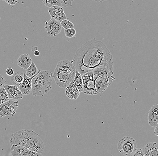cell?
<instances>
[{
    "label": "cell",
    "instance_id": "20",
    "mask_svg": "<svg viewBox=\"0 0 158 156\" xmlns=\"http://www.w3.org/2000/svg\"><path fill=\"white\" fill-rule=\"evenodd\" d=\"M24 78V73L22 72H17L14 73L11 77V82L13 84L19 86L22 82Z\"/></svg>",
    "mask_w": 158,
    "mask_h": 156
},
{
    "label": "cell",
    "instance_id": "11",
    "mask_svg": "<svg viewBox=\"0 0 158 156\" xmlns=\"http://www.w3.org/2000/svg\"><path fill=\"white\" fill-rule=\"evenodd\" d=\"M49 15L52 18L61 22L64 19H67V16L64 13V8L61 6H54L49 8Z\"/></svg>",
    "mask_w": 158,
    "mask_h": 156
},
{
    "label": "cell",
    "instance_id": "1",
    "mask_svg": "<svg viewBox=\"0 0 158 156\" xmlns=\"http://www.w3.org/2000/svg\"><path fill=\"white\" fill-rule=\"evenodd\" d=\"M73 61L81 75L100 66L106 67L113 73V57L110 51L103 42L95 38L81 45Z\"/></svg>",
    "mask_w": 158,
    "mask_h": 156
},
{
    "label": "cell",
    "instance_id": "2",
    "mask_svg": "<svg viewBox=\"0 0 158 156\" xmlns=\"http://www.w3.org/2000/svg\"><path fill=\"white\" fill-rule=\"evenodd\" d=\"M10 142L11 146H23L37 153H41L44 150V142L39 135L31 129L21 130L13 133Z\"/></svg>",
    "mask_w": 158,
    "mask_h": 156
},
{
    "label": "cell",
    "instance_id": "21",
    "mask_svg": "<svg viewBox=\"0 0 158 156\" xmlns=\"http://www.w3.org/2000/svg\"><path fill=\"white\" fill-rule=\"evenodd\" d=\"M26 74L30 78L34 77L40 71L38 70L34 62H32L31 65L27 69Z\"/></svg>",
    "mask_w": 158,
    "mask_h": 156
},
{
    "label": "cell",
    "instance_id": "17",
    "mask_svg": "<svg viewBox=\"0 0 158 156\" xmlns=\"http://www.w3.org/2000/svg\"><path fill=\"white\" fill-rule=\"evenodd\" d=\"M32 59L29 54H23L21 55L17 61L18 65L23 70H26L32 63Z\"/></svg>",
    "mask_w": 158,
    "mask_h": 156
},
{
    "label": "cell",
    "instance_id": "8",
    "mask_svg": "<svg viewBox=\"0 0 158 156\" xmlns=\"http://www.w3.org/2000/svg\"><path fill=\"white\" fill-rule=\"evenodd\" d=\"M45 28L48 36L55 37L61 32L62 30V26L61 22L54 19L51 18L48 21L45 22Z\"/></svg>",
    "mask_w": 158,
    "mask_h": 156
},
{
    "label": "cell",
    "instance_id": "28",
    "mask_svg": "<svg viewBox=\"0 0 158 156\" xmlns=\"http://www.w3.org/2000/svg\"><path fill=\"white\" fill-rule=\"evenodd\" d=\"M6 74L8 76H12L14 74V70L12 68H8L6 70Z\"/></svg>",
    "mask_w": 158,
    "mask_h": 156
},
{
    "label": "cell",
    "instance_id": "24",
    "mask_svg": "<svg viewBox=\"0 0 158 156\" xmlns=\"http://www.w3.org/2000/svg\"><path fill=\"white\" fill-rule=\"evenodd\" d=\"M61 24L62 27H64L65 29L74 28L73 23L67 19H64V20L61 21Z\"/></svg>",
    "mask_w": 158,
    "mask_h": 156
},
{
    "label": "cell",
    "instance_id": "3",
    "mask_svg": "<svg viewBox=\"0 0 158 156\" xmlns=\"http://www.w3.org/2000/svg\"><path fill=\"white\" fill-rule=\"evenodd\" d=\"M76 71L73 61L63 60L58 62L52 77L57 85L65 88L73 80Z\"/></svg>",
    "mask_w": 158,
    "mask_h": 156
},
{
    "label": "cell",
    "instance_id": "26",
    "mask_svg": "<svg viewBox=\"0 0 158 156\" xmlns=\"http://www.w3.org/2000/svg\"><path fill=\"white\" fill-rule=\"evenodd\" d=\"M132 156H145L143 149L137 148L132 155Z\"/></svg>",
    "mask_w": 158,
    "mask_h": 156
},
{
    "label": "cell",
    "instance_id": "6",
    "mask_svg": "<svg viewBox=\"0 0 158 156\" xmlns=\"http://www.w3.org/2000/svg\"><path fill=\"white\" fill-rule=\"evenodd\" d=\"M83 81V91L85 94L94 95L98 94L95 87L96 77L94 75L93 71H90L82 75Z\"/></svg>",
    "mask_w": 158,
    "mask_h": 156
},
{
    "label": "cell",
    "instance_id": "32",
    "mask_svg": "<svg viewBox=\"0 0 158 156\" xmlns=\"http://www.w3.org/2000/svg\"><path fill=\"white\" fill-rule=\"evenodd\" d=\"M154 133L156 136H158V127H155V131H154Z\"/></svg>",
    "mask_w": 158,
    "mask_h": 156
},
{
    "label": "cell",
    "instance_id": "13",
    "mask_svg": "<svg viewBox=\"0 0 158 156\" xmlns=\"http://www.w3.org/2000/svg\"><path fill=\"white\" fill-rule=\"evenodd\" d=\"M148 121L152 127H158V104H155L152 107L148 113Z\"/></svg>",
    "mask_w": 158,
    "mask_h": 156
},
{
    "label": "cell",
    "instance_id": "25",
    "mask_svg": "<svg viewBox=\"0 0 158 156\" xmlns=\"http://www.w3.org/2000/svg\"><path fill=\"white\" fill-rule=\"evenodd\" d=\"M76 30L74 28L65 29V36L69 38H72L76 35Z\"/></svg>",
    "mask_w": 158,
    "mask_h": 156
},
{
    "label": "cell",
    "instance_id": "7",
    "mask_svg": "<svg viewBox=\"0 0 158 156\" xmlns=\"http://www.w3.org/2000/svg\"><path fill=\"white\" fill-rule=\"evenodd\" d=\"M18 107L19 101L18 100L10 99L5 102L0 104V116L3 118L7 115L13 116L16 112Z\"/></svg>",
    "mask_w": 158,
    "mask_h": 156
},
{
    "label": "cell",
    "instance_id": "22",
    "mask_svg": "<svg viewBox=\"0 0 158 156\" xmlns=\"http://www.w3.org/2000/svg\"><path fill=\"white\" fill-rule=\"evenodd\" d=\"M44 5L50 8L54 6H62V0H42Z\"/></svg>",
    "mask_w": 158,
    "mask_h": 156
},
{
    "label": "cell",
    "instance_id": "18",
    "mask_svg": "<svg viewBox=\"0 0 158 156\" xmlns=\"http://www.w3.org/2000/svg\"><path fill=\"white\" fill-rule=\"evenodd\" d=\"M95 83L98 93L103 92L110 86L107 81L101 77H96Z\"/></svg>",
    "mask_w": 158,
    "mask_h": 156
},
{
    "label": "cell",
    "instance_id": "4",
    "mask_svg": "<svg viewBox=\"0 0 158 156\" xmlns=\"http://www.w3.org/2000/svg\"><path fill=\"white\" fill-rule=\"evenodd\" d=\"M53 74L49 70L40 71L32 79L31 93L33 96H44L52 87Z\"/></svg>",
    "mask_w": 158,
    "mask_h": 156
},
{
    "label": "cell",
    "instance_id": "30",
    "mask_svg": "<svg viewBox=\"0 0 158 156\" xmlns=\"http://www.w3.org/2000/svg\"><path fill=\"white\" fill-rule=\"evenodd\" d=\"M6 2L9 5H14L17 3L18 0H3Z\"/></svg>",
    "mask_w": 158,
    "mask_h": 156
},
{
    "label": "cell",
    "instance_id": "23",
    "mask_svg": "<svg viewBox=\"0 0 158 156\" xmlns=\"http://www.w3.org/2000/svg\"><path fill=\"white\" fill-rule=\"evenodd\" d=\"M6 91L3 87L0 88V104L9 100Z\"/></svg>",
    "mask_w": 158,
    "mask_h": 156
},
{
    "label": "cell",
    "instance_id": "27",
    "mask_svg": "<svg viewBox=\"0 0 158 156\" xmlns=\"http://www.w3.org/2000/svg\"><path fill=\"white\" fill-rule=\"evenodd\" d=\"M74 0H62V6L66 7L68 6H72V2Z\"/></svg>",
    "mask_w": 158,
    "mask_h": 156
},
{
    "label": "cell",
    "instance_id": "9",
    "mask_svg": "<svg viewBox=\"0 0 158 156\" xmlns=\"http://www.w3.org/2000/svg\"><path fill=\"white\" fill-rule=\"evenodd\" d=\"M93 71L94 75L95 77H101L106 80L109 86L111 84L114 80L115 79L114 77V73L110 70L108 68L104 66H99Z\"/></svg>",
    "mask_w": 158,
    "mask_h": 156
},
{
    "label": "cell",
    "instance_id": "19",
    "mask_svg": "<svg viewBox=\"0 0 158 156\" xmlns=\"http://www.w3.org/2000/svg\"><path fill=\"white\" fill-rule=\"evenodd\" d=\"M73 83L77 86L80 92L83 91V81L82 75L77 70H76V74L73 80L72 81Z\"/></svg>",
    "mask_w": 158,
    "mask_h": 156
},
{
    "label": "cell",
    "instance_id": "15",
    "mask_svg": "<svg viewBox=\"0 0 158 156\" xmlns=\"http://www.w3.org/2000/svg\"><path fill=\"white\" fill-rule=\"evenodd\" d=\"M66 95L72 100H77L80 95V92L77 86L72 82L65 88Z\"/></svg>",
    "mask_w": 158,
    "mask_h": 156
},
{
    "label": "cell",
    "instance_id": "10",
    "mask_svg": "<svg viewBox=\"0 0 158 156\" xmlns=\"http://www.w3.org/2000/svg\"><path fill=\"white\" fill-rule=\"evenodd\" d=\"M11 155L13 156H42L41 153L29 150L23 146L14 145L11 147Z\"/></svg>",
    "mask_w": 158,
    "mask_h": 156
},
{
    "label": "cell",
    "instance_id": "14",
    "mask_svg": "<svg viewBox=\"0 0 158 156\" xmlns=\"http://www.w3.org/2000/svg\"><path fill=\"white\" fill-rule=\"evenodd\" d=\"M34 77L30 78L24 74V80L18 86L23 95H27L31 92L32 79Z\"/></svg>",
    "mask_w": 158,
    "mask_h": 156
},
{
    "label": "cell",
    "instance_id": "5",
    "mask_svg": "<svg viewBox=\"0 0 158 156\" xmlns=\"http://www.w3.org/2000/svg\"><path fill=\"white\" fill-rule=\"evenodd\" d=\"M137 148L136 141L129 136L123 137L118 143V150L123 155L132 156Z\"/></svg>",
    "mask_w": 158,
    "mask_h": 156
},
{
    "label": "cell",
    "instance_id": "31",
    "mask_svg": "<svg viewBox=\"0 0 158 156\" xmlns=\"http://www.w3.org/2000/svg\"><path fill=\"white\" fill-rule=\"evenodd\" d=\"M33 53H34V55L35 56H38L40 55L39 51L37 50H34V51H33Z\"/></svg>",
    "mask_w": 158,
    "mask_h": 156
},
{
    "label": "cell",
    "instance_id": "12",
    "mask_svg": "<svg viewBox=\"0 0 158 156\" xmlns=\"http://www.w3.org/2000/svg\"><path fill=\"white\" fill-rule=\"evenodd\" d=\"M4 87L6 91L9 99H22L23 95L17 86L5 85Z\"/></svg>",
    "mask_w": 158,
    "mask_h": 156
},
{
    "label": "cell",
    "instance_id": "16",
    "mask_svg": "<svg viewBox=\"0 0 158 156\" xmlns=\"http://www.w3.org/2000/svg\"><path fill=\"white\" fill-rule=\"evenodd\" d=\"M143 149L145 156H158V143H148Z\"/></svg>",
    "mask_w": 158,
    "mask_h": 156
},
{
    "label": "cell",
    "instance_id": "33",
    "mask_svg": "<svg viewBox=\"0 0 158 156\" xmlns=\"http://www.w3.org/2000/svg\"><path fill=\"white\" fill-rule=\"evenodd\" d=\"M93 1H95V2H97L102 3L103 2L106 0H93Z\"/></svg>",
    "mask_w": 158,
    "mask_h": 156
},
{
    "label": "cell",
    "instance_id": "29",
    "mask_svg": "<svg viewBox=\"0 0 158 156\" xmlns=\"http://www.w3.org/2000/svg\"><path fill=\"white\" fill-rule=\"evenodd\" d=\"M6 82V80L3 76L0 74V88L3 87Z\"/></svg>",
    "mask_w": 158,
    "mask_h": 156
},
{
    "label": "cell",
    "instance_id": "34",
    "mask_svg": "<svg viewBox=\"0 0 158 156\" xmlns=\"http://www.w3.org/2000/svg\"><path fill=\"white\" fill-rule=\"evenodd\" d=\"M0 1H1V0H0Z\"/></svg>",
    "mask_w": 158,
    "mask_h": 156
}]
</instances>
